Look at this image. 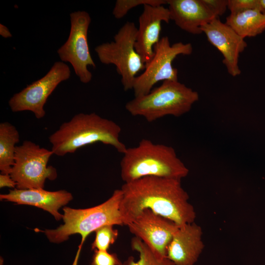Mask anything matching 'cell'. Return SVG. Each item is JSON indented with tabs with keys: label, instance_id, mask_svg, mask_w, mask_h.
I'll return each mask as SVG.
<instances>
[{
	"label": "cell",
	"instance_id": "cell-16",
	"mask_svg": "<svg viewBox=\"0 0 265 265\" xmlns=\"http://www.w3.org/2000/svg\"><path fill=\"white\" fill-rule=\"evenodd\" d=\"M170 19L181 29L202 33L201 27L217 18L202 0H168Z\"/></svg>",
	"mask_w": 265,
	"mask_h": 265
},
{
	"label": "cell",
	"instance_id": "cell-1",
	"mask_svg": "<svg viewBox=\"0 0 265 265\" xmlns=\"http://www.w3.org/2000/svg\"><path fill=\"white\" fill-rule=\"evenodd\" d=\"M181 180L155 176L124 183L120 212L127 225L143 210L149 209L179 227L194 222L196 214Z\"/></svg>",
	"mask_w": 265,
	"mask_h": 265
},
{
	"label": "cell",
	"instance_id": "cell-4",
	"mask_svg": "<svg viewBox=\"0 0 265 265\" xmlns=\"http://www.w3.org/2000/svg\"><path fill=\"white\" fill-rule=\"evenodd\" d=\"M122 196L121 189H118L98 206L87 209L64 207L63 224L55 229H37V231L44 233L49 241L54 243L64 242L72 235H80L81 242L72 265H77L82 245L88 235L104 225H124L120 209Z\"/></svg>",
	"mask_w": 265,
	"mask_h": 265
},
{
	"label": "cell",
	"instance_id": "cell-2",
	"mask_svg": "<svg viewBox=\"0 0 265 265\" xmlns=\"http://www.w3.org/2000/svg\"><path fill=\"white\" fill-rule=\"evenodd\" d=\"M121 128L112 120L95 112L80 113L62 123L49 137L53 154L63 156L74 153L80 148L96 142L113 146L124 154L127 147L119 136Z\"/></svg>",
	"mask_w": 265,
	"mask_h": 265
},
{
	"label": "cell",
	"instance_id": "cell-9",
	"mask_svg": "<svg viewBox=\"0 0 265 265\" xmlns=\"http://www.w3.org/2000/svg\"><path fill=\"white\" fill-rule=\"evenodd\" d=\"M71 28L65 43L57 51L62 62H69L76 75L83 83H89L92 74L88 66L96 67L89 51L88 31L91 17L85 11H77L70 14Z\"/></svg>",
	"mask_w": 265,
	"mask_h": 265
},
{
	"label": "cell",
	"instance_id": "cell-18",
	"mask_svg": "<svg viewBox=\"0 0 265 265\" xmlns=\"http://www.w3.org/2000/svg\"><path fill=\"white\" fill-rule=\"evenodd\" d=\"M20 141L19 133L12 124H0V170L1 174H10L14 163L16 144Z\"/></svg>",
	"mask_w": 265,
	"mask_h": 265
},
{
	"label": "cell",
	"instance_id": "cell-17",
	"mask_svg": "<svg viewBox=\"0 0 265 265\" xmlns=\"http://www.w3.org/2000/svg\"><path fill=\"white\" fill-rule=\"evenodd\" d=\"M225 23L244 39L254 37L265 30V13L252 9L230 13Z\"/></svg>",
	"mask_w": 265,
	"mask_h": 265
},
{
	"label": "cell",
	"instance_id": "cell-21",
	"mask_svg": "<svg viewBox=\"0 0 265 265\" xmlns=\"http://www.w3.org/2000/svg\"><path fill=\"white\" fill-rule=\"evenodd\" d=\"M166 4L167 0H117L115 2L112 14L116 19H120L124 17L131 9L138 5H163Z\"/></svg>",
	"mask_w": 265,
	"mask_h": 265
},
{
	"label": "cell",
	"instance_id": "cell-8",
	"mask_svg": "<svg viewBox=\"0 0 265 265\" xmlns=\"http://www.w3.org/2000/svg\"><path fill=\"white\" fill-rule=\"evenodd\" d=\"M193 51L190 43L179 42L170 44L167 36L161 37L154 47V55L145 64L144 72L136 77L132 89L135 97L149 93L160 81L178 80V70L172 62L180 54L189 55Z\"/></svg>",
	"mask_w": 265,
	"mask_h": 265
},
{
	"label": "cell",
	"instance_id": "cell-27",
	"mask_svg": "<svg viewBox=\"0 0 265 265\" xmlns=\"http://www.w3.org/2000/svg\"><path fill=\"white\" fill-rule=\"evenodd\" d=\"M260 1L262 6L265 10V0H260Z\"/></svg>",
	"mask_w": 265,
	"mask_h": 265
},
{
	"label": "cell",
	"instance_id": "cell-3",
	"mask_svg": "<svg viewBox=\"0 0 265 265\" xmlns=\"http://www.w3.org/2000/svg\"><path fill=\"white\" fill-rule=\"evenodd\" d=\"M120 161L124 183L148 176L181 180L189 170L171 146L142 139L137 146L127 148Z\"/></svg>",
	"mask_w": 265,
	"mask_h": 265
},
{
	"label": "cell",
	"instance_id": "cell-26",
	"mask_svg": "<svg viewBox=\"0 0 265 265\" xmlns=\"http://www.w3.org/2000/svg\"><path fill=\"white\" fill-rule=\"evenodd\" d=\"M0 35L5 38H11L12 36L9 29L1 24H0Z\"/></svg>",
	"mask_w": 265,
	"mask_h": 265
},
{
	"label": "cell",
	"instance_id": "cell-11",
	"mask_svg": "<svg viewBox=\"0 0 265 265\" xmlns=\"http://www.w3.org/2000/svg\"><path fill=\"white\" fill-rule=\"evenodd\" d=\"M127 226L131 233L160 258L166 257L167 247L179 227L172 220L149 209L143 210Z\"/></svg>",
	"mask_w": 265,
	"mask_h": 265
},
{
	"label": "cell",
	"instance_id": "cell-5",
	"mask_svg": "<svg viewBox=\"0 0 265 265\" xmlns=\"http://www.w3.org/2000/svg\"><path fill=\"white\" fill-rule=\"evenodd\" d=\"M199 98L197 91L178 80H165L149 93L129 101L125 108L132 115L152 122L166 115L180 117L187 113Z\"/></svg>",
	"mask_w": 265,
	"mask_h": 265
},
{
	"label": "cell",
	"instance_id": "cell-20",
	"mask_svg": "<svg viewBox=\"0 0 265 265\" xmlns=\"http://www.w3.org/2000/svg\"><path fill=\"white\" fill-rule=\"evenodd\" d=\"M113 226L112 225H104L95 231V238L91 245L92 250L107 251L118 236V230L114 229Z\"/></svg>",
	"mask_w": 265,
	"mask_h": 265
},
{
	"label": "cell",
	"instance_id": "cell-10",
	"mask_svg": "<svg viewBox=\"0 0 265 265\" xmlns=\"http://www.w3.org/2000/svg\"><path fill=\"white\" fill-rule=\"evenodd\" d=\"M70 76L68 65L61 61L55 62L42 78L13 95L8 101L10 109L13 112L30 111L36 118H42L46 114L44 107L48 97L59 83L69 79Z\"/></svg>",
	"mask_w": 265,
	"mask_h": 265
},
{
	"label": "cell",
	"instance_id": "cell-25",
	"mask_svg": "<svg viewBox=\"0 0 265 265\" xmlns=\"http://www.w3.org/2000/svg\"><path fill=\"white\" fill-rule=\"evenodd\" d=\"M17 186L16 182L13 180L10 174H0V187H8L14 188Z\"/></svg>",
	"mask_w": 265,
	"mask_h": 265
},
{
	"label": "cell",
	"instance_id": "cell-13",
	"mask_svg": "<svg viewBox=\"0 0 265 265\" xmlns=\"http://www.w3.org/2000/svg\"><path fill=\"white\" fill-rule=\"evenodd\" d=\"M138 18L135 49L143 62L148 63L154 55V47L160 40L161 23L170 19L168 8L163 5L145 4Z\"/></svg>",
	"mask_w": 265,
	"mask_h": 265
},
{
	"label": "cell",
	"instance_id": "cell-22",
	"mask_svg": "<svg viewBox=\"0 0 265 265\" xmlns=\"http://www.w3.org/2000/svg\"><path fill=\"white\" fill-rule=\"evenodd\" d=\"M228 9L231 13H236L248 10L258 9L265 13L260 0H228Z\"/></svg>",
	"mask_w": 265,
	"mask_h": 265
},
{
	"label": "cell",
	"instance_id": "cell-12",
	"mask_svg": "<svg viewBox=\"0 0 265 265\" xmlns=\"http://www.w3.org/2000/svg\"><path fill=\"white\" fill-rule=\"evenodd\" d=\"M201 30L209 42L222 54L223 63L228 73L232 77L239 75V54L247 46L244 39L219 18L203 26Z\"/></svg>",
	"mask_w": 265,
	"mask_h": 265
},
{
	"label": "cell",
	"instance_id": "cell-14",
	"mask_svg": "<svg viewBox=\"0 0 265 265\" xmlns=\"http://www.w3.org/2000/svg\"><path fill=\"white\" fill-rule=\"evenodd\" d=\"M203 232L195 222L179 227L166 249L174 265H194L204 248Z\"/></svg>",
	"mask_w": 265,
	"mask_h": 265
},
{
	"label": "cell",
	"instance_id": "cell-23",
	"mask_svg": "<svg viewBox=\"0 0 265 265\" xmlns=\"http://www.w3.org/2000/svg\"><path fill=\"white\" fill-rule=\"evenodd\" d=\"M89 265H122V262L115 253L107 251L95 250Z\"/></svg>",
	"mask_w": 265,
	"mask_h": 265
},
{
	"label": "cell",
	"instance_id": "cell-7",
	"mask_svg": "<svg viewBox=\"0 0 265 265\" xmlns=\"http://www.w3.org/2000/svg\"><path fill=\"white\" fill-rule=\"evenodd\" d=\"M53 154L52 150L29 140L17 146L14 163L10 173L17 184L16 188H43L46 179L55 180L57 175L56 169L47 166Z\"/></svg>",
	"mask_w": 265,
	"mask_h": 265
},
{
	"label": "cell",
	"instance_id": "cell-24",
	"mask_svg": "<svg viewBox=\"0 0 265 265\" xmlns=\"http://www.w3.org/2000/svg\"><path fill=\"white\" fill-rule=\"evenodd\" d=\"M205 5L217 17L223 15L228 8V0H202Z\"/></svg>",
	"mask_w": 265,
	"mask_h": 265
},
{
	"label": "cell",
	"instance_id": "cell-15",
	"mask_svg": "<svg viewBox=\"0 0 265 265\" xmlns=\"http://www.w3.org/2000/svg\"><path fill=\"white\" fill-rule=\"evenodd\" d=\"M72 194L65 190L50 191L43 188H14L8 193L0 195V199L20 205H27L50 213L56 220L63 218L59 209L73 199Z\"/></svg>",
	"mask_w": 265,
	"mask_h": 265
},
{
	"label": "cell",
	"instance_id": "cell-6",
	"mask_svg": "<svg viewBox=\"0 0 265 265\" xmlns=\"http://www.w3.org/2000/svg\"><path fill=\"white\" fill-rule=\"evenodd\" d=\"M137 31L134 23L128 21L115 35L113 41L104 43L95 48L101 63L116 66L125 91L132 89L136 75L145 67L135 49Z\"/></svg>",
	"mask_w": 265,
	"mask_h": 265
},
{
	"label": "cell",
	"instance_id": "cell-19",
	"mask_svg": "<svg viewBox=\"0 0 265 265\" xmlns=\"http://www.w3.org/2000/svg\"><path fill=\"white\" fill-rule=\"evenodd\" d=\"M131 247L139 254V259L135 261L132 256H130L122 265H174L166 257L160 258L156 256L151 249L140 238L136 237L131 240Z\"/></svg>",
	"mask_w": 265,
	"mask_h": 265
}]
</instances>
